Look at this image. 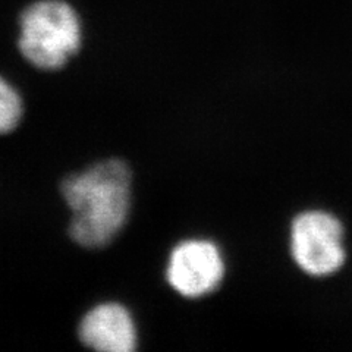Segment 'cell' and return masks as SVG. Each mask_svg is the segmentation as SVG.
I'll use <instances>...</instances> for the list:
<instances>
[{
  "label": "cell",
  "mask_w": 352,
  "mask_h": 352,
  "mask_svg": "<svg viewBox=\"0 0 352 352\" xmlns=\"http://www.w3.org/2000/svg\"><path fill=\"white\" fill-rule=\"evenodd\" d=\"M342 226L323 212L304 213L292 225V254L298 266L314 276L336 272L345 260Z\"/></svg>",
  "instance_id": "3957f363"
},
{
  "label": "cell",
  "mask_w": 352,
  "mask_h": 352,
  "mask_svg": "<svg viewBox=\"0 0 352 352\" xmlns=\"http://www.w3.org/2000/svg\"><path fill=\"white\" fill-rule=\"evenodd\" d=\"M60 194L72 212L69 235L85 248L112 242L128 220L131 170L119 159H109L62 181Z\"/></svg>",
  "instance_id": "6da1fadb"
},
{
  "label": "cell",
  "mask_w": 352,
  "mask_h": 352,
  "mask_svg": "<svg viewBox=\"0 0 352 352\" xmlns=\"http://www.w3.org/2000/svg\"><path fill=\"white\" fill-rule=\"evenodd\" d=\"M81 342L102 352H131L137 346V330L124 305L107 302L94 307L81 320Z\"/></svg>",
  "instance_id": "5b68a950"
},
{
  "label": "cell",
  "mask_w": 352,
  "mask_h": 352,
  "mask_svg": "<svg viewBox=\"0 0 352 352\" xmlns=\"http://www.w3.org/2000/svg\"><path fill=\"white\" fill-rule=\"evenodd\" d=\"M223 260L207 241H185L169 257L166 276L172 288L188 298L212 292L223 278Z\"/></svg>",
  "instance_id": "277c9868"
},
{
  "label": "cell",
  "mask_w": 352,
  "mask_h": 352,
  "mask_svg": "<svg viewBox=\"0 0 352 352\" xmlns=\"http://www.w3.org/2000/svg\"><path fill=\"white\" fill-rule=\"evenodd\" d=\"M24 104L15 88L0 76V134L14 131L21 122Z\"/></svg>",
  "instance_id": "8992f818"
},
{
  "label": "cell",
  "mask_w": 352,
  "mask_h": 352,
  "mask_svg": "<svg viewBox=\"0 0 352 352\" xmlns=\"http://www.w3.org/2000/svg\"><path fill=\"white\" fill-rule=\"evenodd\" d=\"M81 40V21L62 0H40L21 15L18 49L36 68H62L80 50Z\"/></svg>",
  "instance_id": "7a4b0ae2"
}]
</instances>
